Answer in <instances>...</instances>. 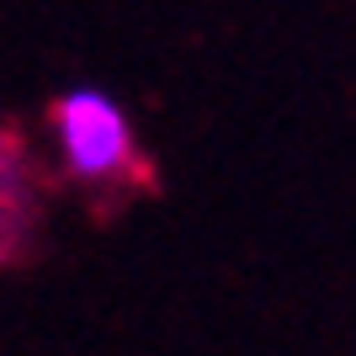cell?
<instances>
[{
    "mask_svg": "<svg viewBox=\"0 0 356 356\" xmlns=\"http://www.w3.org/2000/svg\"><path fill=\"white\" fill-rule=\"evenodd\" d=\"M48 122H54V138H59L64 176L90 197V208L112 213L160 186L154 160L144 154V144L134 138V128H128V118L112 96H102L90 86L64 90L48 106Z\"/></svg>",
    "mask_w": 356,
    "mask_h": 356,
    "instance_id": "6da1fadb",
    "label": "cell"
},
{
    "mask_svg": "<svg viewBox=\"0 0 356 356\" xmlns=\"http://www.w3.org/2000/svg\"><path fill=\"white\" fill-rule=\"evenodd\" d=\"M43 202H48V176L32 144L0 122V271L32 250V239L43 229Z\"/></svg>",
    "mask_w": 356,
    "mask_h": 356,
    "instance_id": "7a4b0ae2",
    "label": "cell"
}]
</instances>
